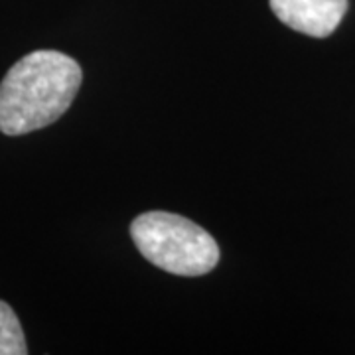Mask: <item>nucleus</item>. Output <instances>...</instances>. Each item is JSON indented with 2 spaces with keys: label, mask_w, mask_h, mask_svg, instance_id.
I'll return each instance as SVG.
<instances>
[{
  "label": "nucleus",
  "mask_w": 355,
  "mask_h": 355,
  "mask_svg": "<svg viewBox=\"0 0 355 355\" xmlns=\"http://www.w3.org/2000/svg\"><path fill=\"white\" fill-rule=\"evenodd\" d=\"M81 79L79 64L62 51L24 55L0 83V130L20 137L50 127L71 107Z\"/></svg>",
  "instance_id": "1"
},
{
  "label": "nucleus",
  "mask_w": 355,
  "mask_h": 355,
  "mask_svg": "<svg viewBox=\"0 0 355 355\" xmlns=\"http://www.w3.org/2000/svg\"><path fill=\"white\" fill-rule=\"evenodd\" d=\"M130 237L146 261L180 277H202L219 263L216 239L186 217L148 211L130 223Z\"/></svg>",
  "instance_id": "2"
},
{
  "label": "nucleus",
  "mask_w": 355,
  "mask_h": 355,
  "mask_svg": "<svg viewBox=\"0 0 355 355\" xmlns=\"http://www.w3.org/2000/svg\"><path fill=\"white\" fill-rule=\"evenodd\" d=\"M270 8L292 30L312 38H328L347 12V0H270Z\"/></svg>",
  "instance_id": "3"
},
{
  "label": "nucleus",
  "mask_w": 355,
  "mask_h": 355,
  "mask_svg": "<svg viewBox=\"0 0 355 355\" xmlns=\"http://www.w3.org/2000/svg\"><path fill=\"white\" fill-rule=\"evenodd\" d=\"M26 338L20 320L10 306L0 300V355H26Z\"/></svg>",
  "instance_id": "4"
}]
</instances>
